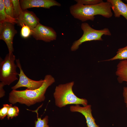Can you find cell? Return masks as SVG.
<instances>
[{
  "instance_id": "5",
  "label": "cell",
  "mask_w": 127,
  "mask_h": 127,
  "mask_svg": "<svg viewBox=\"0 0 127 127\" xmlns=\"http://www.w3.org/2000/svg\"><path fill=\"white\" fill-rule=\"evenodd\" d=\"M81 27L83 32L81 37L78 40L75 41L71 48L72 51H76L79 46L85 42L93 40L102 41V37L103 35L110 36L111 34L107 28H104L100 30H96L91 27L87 23H82Z\"/></svg>"
},
{
  "instance_id": "25",
  "label": "cell",
  "mask_w": 127,
  "mask_h": 127,
  "mask_svg": "<svg viewBox=\"0 0 127 127\" xmlns=\"http://www.w3.org/2000/svg\"><path fill=\"white\" fill-rule=\"evenodd\" d=\"M126 1L127 2V0H126Z\"/></svg>"
},
{
  "instance_id": "2",
  "label": "cell",
  "mask_w": 127,
  "mask_h": 127,
  "mask_svg": "<svg viewBox=\"0 0 127 127\" xmlns=\"http://www.w3.org/2000/svg\"><path fill=\"white\" fill-rule=\"evenodd\" d=\"M111 9V4L107 1L92 6L76 3L71 5L69 10L71 14L75 18L84 22L88 20L93 21L95 16L97 15L110 18L113 15Z\"/></svg>"
},
{
  "instance_id": "4",
  "label": "cell",
  "mask_w": 127,
  "mask_h": 127,
  "mask_svg": "<svg viewBox=\"0 0 127 127\" xmlns=\"http://www.w3.org/2000/svg\"><path fill=\"white\" fill-rule=\"evenodd\" d=\"M16 60L13 52L8 53L4 60L0 58V81L5 85H9L18 79Z\"/></svg>"
},
{
  "instance_id": "12",
  "label": "cell",
  "mask_w": 127,
  "mask_h": 127,
  "mask_svg": "<svg viewBox=\"0 0 127 127\" xmlns=\"http://www.w3.org/2000/svg\"><path fill=\"white\" fill-rule=\"evenodd\" d=\"M111 5L115 17L119 18L121 16H123L127 20V4L121 0H107Z\"/></svg>"
},
{
  "instance_id": "3",
  "label": "cell",
  "mask_w": 127,
  "mask_h": 127,
  "mask_svg": "<svg viewBox=\"0 0 127 127\" xmlns=\"http://www.w3.org/2000/svg\"><path fill=\"white\" fill-rule=\"evenodd\" d=\"M74 84V82L72 81L56 86L53 96L56 106L61 108L68 104H81L83 106L88 104L86 99L80 98L74 93L72 87Z\"/></svg>"
},
{
  "instance_id": "7",
  "label": "cell",
  "mask_w": 127,
  "mask_h": 127,
  "mask_svg": "<svg viewBox=\"0 0 127 127\" xmlns=\"http://www.w3.org/2000/svg\"><path fill=\"white\" fill-rule=\"evenodd\" d=\"M14 25L13 24L7 22L0 23V39L5 43L10 53L14 51L13 40L17 33Z\"/></svg>"
},
{
  "instance_id": "21",
  "label": "cell",
  "mask_w": 127,
  "mask_h": 127,
  "mask_svg": "<svg viewBox=\"0 0 127 127\" xmlns=\"http://www.w3.org/2000/svg\"><path fill=\"white\" fill-rule=\"evenodd\" d=\"M22 27L20 35L22 37L26 38L31 35L32 30L28 26L24 25Z\"/></svg>"
},
{
  "instance_id": "17",
  "label": "cell",
  "mask_w": 127,
  "mask_h": 127,
  "mask_svg": "<svg viewBox=\"0 0 127 127\" xmlns=\"http://www.w3.org/2000/svg\"><path fill=\"white\" fill-rule=\"evenodd\" d=\"M4 0L5 12L8 15L15 19L13 4L11 0Z\"/></svg>"
},
{
  "instance_id": "14",
  "label": "cell",
  "mask_w": 127,
  "mask_h": 127,
  "mask_svg": "<svg viewBox=\"0 0 127 127\" xmlns=\"http://www.w3.org/2000/svg\"><path fill=\"white\" fill-rule=\"evenodd\" d=\"M7 22L15 24L17 23V20L7 14L5 10L4 0H0V23Z\"/></svg>"
},
{
  "instance_id": "19",
  "label": "cell",
  "mask_w": 127,
  "mask_h": 127,
  "mask_svg": "<svg viewBox=\"0 0 127 127\" xmlns=\"http://www.w3.org/2000/svg\"><path fill=\"white\" fill-rule=\"evenodd\" d=\"M19 109L18 107L15 106H13L12 104H10L7 115L8 119H12L17 116L19 115Z\"/></svg>"
},
{
  "instance_id": "24",
  "label": "cell",
  "mask_w": 127,
  "mask_h": 127,
  "mask_svg": "<svg viewBox=\"0 0 127 127\" xmlns=\"http://www.w3.org/2000/svg\"><path fill=\"white\" fill-rule=\"evenodd\" d=\"M5 85L2 82H0V98H2L5 95V91L3 87Z\"/></svg>"
},
{
  "instance_id": "11",
  "label": "cell",
  "mask_w": 127,
  "mask_h": 127,
  "mask_svg": "<svg viewBox=\"0 0 127 127\" xmlns=\"http://www.w3.org/2000/svg\"><path fill=\"white\" fill-rule=\"evenodd\" d=\"M39 21L33 12L26 9L23 10L22 13L17 20V24L21 27L24 25L27 26L32 30L40 23Z\"/></svg>"
},
{
  "instance_id": "16",
  "label": "cell",
  "mask_w": 127,
  "mask_h": 127,
  "mask_svg": "<svg viewBox=\"0 0 127 127\" xmlns=\"http://www.w3.org/2000/svg\"><path fill=\"white\" fill-rule=\"evenodd\" d=\"M36 110L35 112L37 114V119L35 121V127H50L48 124V116H46L42 119L38 117V114Z\"/></svg>"
},
{
  "instance_id": "22",
  "label": "cell",
  "mask_w": 127,
  "mask_h": 127,
  "mask_svg": "<svg viewBox=\"0 0 127 127\" xmlns=\"http://www.w3.org/2000/svg\"><path fill=\"white\" fill-rule=\"evenodd\" d=\"M10 104H4L3 107L0 109V119L1 120L3 119L7 115Z\"/></svg>"
},
{
  "instance_id": "10",
  "label": "cell",
  "mask_w": 127,
  "mask_h": 127,
  "mask_svg": "<svg viewBox=\"0 0 127 127\" xmlns=\"http://www.w3.org/2000/svg\"><path fill=\"white\" fill-rule=\"evenodd\" d=\"M91 108V105L90 104L83 107L77 104L70 106V110L71 112H78L83 115L85 119L87 127H100L95 121L92 114Z\"/></svg>"
},
{
  "instance_id": "13",
  "label": "cell",
  "mask_w": 127,
  "mask_h": 127,
  "mask_svg": "<svg viewBox=\"0 0 127 127\" xmlns=\"http://www.w3.org/2000/svg\"><path fill=\"white\" fill-rule=\"evenodd\" d=\"M115 74L118 82H125L127 85V59L120 60L118 63Z\"/></svg>"
},
{
  "instance_id": "15",
  "label": "cell",
  "mask_w": 127,
  "mask_h": 127,
  "mask_svg": "<svg viewBox=\"0 0 127 127\" xmlns=\"http://www.w3.org/2000/svg\"><path fill=\"white\" fill-rule=\"evenodd\" d=\"M127 59V45L125 47L119 48L116 54L111 58L104 61H109L119 60H120Z\"/></svg>"
},
{
  "instance_id": "20",
  "label": "cell",
  "mask_w": 127,
  "mask_h": 127,
  "mask_svg": "<svg viewBox=\"0 0 127 127\" xmlns=\"http://www.w3.org/2000/svg\"><path fill=\"white\" fill-rule=\"evenodd\" d=\"M77 3L86 6H92L99 4L103 1L102 0H75Z\"/></svg>"
},
{
  "instance_id": "6",
  "label": "cell",
  "mask_w": 127,
  "mask_h": 127,
  "mask_svg": "<svg viewBox=\"0 0 127 127\" xmlns=\"http://www.w3.org/2000/svg\"><path fill=\"white\" fill-rule=\"evenodd\" d=\"M16 64L19 68L20 73L18 74L19 79L17 83L11 87L12 90H16L18 88L22 87H25L26 89L33 90L40 87L43 84L44 80H35L28 78L24 73L22 67L19 59L16 60Z\"/></svg>"
},
{
  "instance_id": "18",
  "label": "cell",
  "mask_w": 127,
  "mask_h": 127,
  "mask_svg": "<svg viewBox=\"0 0 127 127\" xmlns=\"http://www.w3.org/2000/svg\"><path fill=\"white\" fill-rule=\"evenodd\" d=\"M12 2L15 19L17 20L22 14L23 10L21 8L19 0H11Z\"/></svg>"
},
{
  "instance_id": "23",
  "label": "cell",
  "mask_w": 127,
  "mask_h": 127,
  "mask_svg": "<svg viewBox=\"0 0 127 127\" xmlns=\"http://www.w3.org/2000/svg\"><path fill=\"white\" fill-rule=\"evenodd\" d=\"M123 95L124 102L127 108V86L123 87Z\"/></svg>"
},
{
  "instance_id": "8",
  "label": "cell",
  "mask_w": 127,
  "mask_h": 127,
  "mask_svg": "<svg viewBox=\"0 0 127 127\" xmlns=\"http://www.w3.org/2000/svg\"><path fill=\"white\" fill-rule=\"evenodd\" d=\"M31 35L36 40L46 42L56 40L57 37L56 33L53 28L40 23L32 30Z\"/></svg>"
},
{
  "instance_id": "1",
  "label": "cell",
  "mask_w": 127,
  "mask_h": 127,
  "mask_svg": "<svg viewBox=\"0 0 127 127\" xmlns=\"http://www.w3.org/2000/svg\"><path fill=\"white\" fill-rule=\"evenodd\" d=\"M42 85L37 89L32 90L27 89L23 90H12L9 93L8 100L12 104L17 103L29 107L44 101L45 94L48 88L53 83L55 80L50 75L44 77Z\"/></svg>"
},
{
  "instance_id": "9",
  "label": "cell",
  "mask_w": 127,
  "mask_h": 127,
  "mask_svg": "<svg viewBox=\"0 0 127 127\" xmlns=\"http://www.w3.org/2000/svg\"><path fill=\"white\" fill-rule=\"evenodd\" d=\"M20 2L22 10L34 7L49 9L53 6L60 7L61 4L54 0H20Z\"/></svg>"
}]
</instances>
